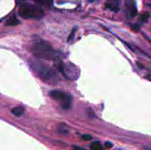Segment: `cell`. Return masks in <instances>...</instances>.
<instances>
[{
    "label": "cell",
    "mask_w": 151,
    "mask_h": 150,
    "mask_svg": "<svg viewBox=\"0 0 151 150\" xmlns=\"http://www.w3.org/2000/svg\"><path fill=\"white\" fill-rule=\"evenodd\" d=\"M75 30H76V29H74L73 30H72V32H71L70 35H69V36L68 37V42H70L71 41H72V39H73V37H74V35H75Z\"/></svg>",
    "instance_id": "cell-10"
},
{
    "label": "cell",
    "mask_w": 151,
    "mask_h": 150,
    "mask_svg": "<svg viewBox=\"0 0 151 150\" xmlns=\"http://www.w3.org/2000/svg\"><path fill=\"white\" fill-rule=\"evenodd\" d=\"M30 65L32 69H34V71L38 74V76L44 82L52 84V85H55L57 83V74L51 68H50L42 62L37 61V60H32L30 63Z\"/></svg>",
    "instance_id": "cell-1"
},
{
    "label": "cell",
    "mask_w": 151,
    "mask_h": 150,
    "mask_svg": "<svg viewBox=\"0 0 151 150\" xmlns=\"http://www.w3.org/2000/svg\"><path fill=\"white\" fill-rule=\"evenodd\" d=\"M31 51L35 57L44 60H51L57 58L56 51L52 46L46 41H38L31 46Z\"/></svg>",
    "instance_id": "cell-2"
},
{
    "label": "cell",
    "mask_w": 151,
    "mask_h": 150,
    "mask_svg": "<svg viewBox=\"0 0 151 150\" xmlns=\"http://www.w3.org/2000/svg\"><path fill=\"white\" fill-rule=\"evenodd\" d=\"M105 146H106L107 148H111V147L113 146V144H112L111 143H110V142H106V144H105Z\"/></svg>",
    "instance_id": "cell-13"
},
{
    "label": "cell",
    "mask_w": 151,
    "mask_h": 150,
    "mask_svg": "<svg viewBox=\"0 0 151 150\" xmlns=\"http://www.w3.org/2000/svg\"><path fill=\"white\" fill-rule=\"evenodd\" d=\"M149 18H150V13H145L141 16V21L145 22L148 20Z\"/></svg>",
    "instance_id": "cell-9"
},
{
    "label": "cell",
    "mask_w": 151,
    "mask_h": 150,
    "mask_svg": "<svg viewBox=\"0 0 151 150\" xmlns=\"http://www.w3.org/2000/svg\"><path fill=\"white\" fill-rule=\"evenodd\" d=\"M131 27H132L133 30L136 31V32H138V31L139 30V26H137V25H134V26H132Z\"/></svg>",
    "instance_id": "cell-12"
},
{
    "label": "cell",
    "mask_w": 151,
    "mask_h": 150,
    "mask_svg": "<svg viewBox=\"0 0 151 150\" xmlns=\"http://www.w3.org/2000/svg\"><path fill=\"white\" fill-rule=\"evenodd\" d=\"M19 16L24 19H40L44 13L41 8L30 4H24L20 6L19 9Z\"/></svg>",
    "instance_id": "cell-3"
},
{
    "label": "cell",
    "mask_w": 151,
    "mask_h": 150,
    "mask_svg": "<svg viewBox=\"0 0 151 150\" xmlns=\"http://www.w3.org/2000/svg\"><path fill=\"white\" fill-rule=\"evenodd\" d=\"M119 0H109L106 4V8L112 10V11L117 12L119 10Z\"/></svg>",
    "instance_id": "cell-5"
},
{
    "label": "cell",
    "mask_w": 151,
    "mask_h": 150,
    "mask_svg": "<svg viewBox=\"0 0 151 150\" xmlns=\"http://www.w3.org/2000/svg\"><path fill=\"white\" fill-rule=\"evenodd\" d=\"M50 96L53 99L60 103L62 108L65 109V110H68L70 108L72 101V97L70 96L67 95L64 92L58 91V90H53V91H50Z\"/></svg>",
    "instance_id": "cell-4"
},
{
    "label": "cell",
    "mask_w": 151,
    "mask_h": 150,
    "mask_svg": "<svg viewBox=\"0 0 151 150\" xmlns=\"http://www.w3.org/2000/svg\"><path fill=\"white\" fill-rule=\"evenodd\" d=\"M35 1L38 3H41V4H43V3L45 2V1H47V0H35Z\"/></svg>",
    "instance_id": "cell-15"
},
{
    "label": "cell",
    "mask_w": 151,
    "mask_h": 150,
    "mask_svg": "<svg viewBox=\"0 0 151 150\" xmlns=\"http://www.w3.org/2000/svg\"><path fill=\"white\" fill-rule=\"evenodd\" d=\"M19 24V19H17V17H16L15 15H13L11 17L9 18V19H7V21H6V25H7V26H16V25H18Z\"/></svg>",
    "instance_id": "cell-6"
},
{
    "label": "cell",
    "mask_w": 151,
    "mask_h": 150,
    "mask_svg": "<svg viewBox=\"0 0 151 150\" xmlns=\"http://www.w3.org/2000/svg\"><path fill=\"white\" fill-rule=\"evenodd\" d=\"M83 139L84 141H90V140L92 139V137L90 135H83Z\"/></svg>",
    "instance_id": "cell-11"
},
{
    "label": "cell",
    "mask_w": 151,
    "mask_h": 150,
    "mask_svg": "<svg viewBox=\"0 0 151 150\" xmlns=\"http://www.w3.org/2000/svg\"><path fill=\"white\" fill-rule=\"evenodd\" d=\"M73 147H74V149L75 150H86V149H84L81 148V147L77 146H74Z\"/></svg>",
    "instance_id": "cell-14"
},
{
    "label": "cell",
    "mask_w": 151,
    "mask_h": 150,
    "mask_svg": "<svg viewBox=\"0 0 151 150\" xmlns=\"http://www.w3.org/2000/svg\"><path fill=\"white\" fill-rule=\"evenodd\" d=\"M11 113L16 116H20L24 113V108L22 107H16L11 110Z\"/></svg>",
    "instance_id": "cell-7"
},
{
    "label": "cell",
    "mask_w": 151,
    "mask_h": 150,
    "mask_svg": "<svg viewBox=\"0 0 151 150\" xmlns=\"http://www.w3.org/2000/svg\"><path fill=\"white\" fill-rule=\"evenodd\" d=\"M91 150H105L104 148L103 147L102 144L98 141H94L91 144Z\"/></svg>",
    "instance_id": "cell-8"
}]
</instances>
